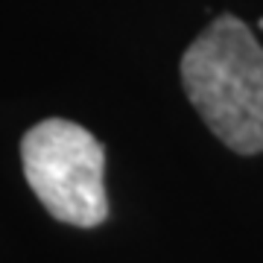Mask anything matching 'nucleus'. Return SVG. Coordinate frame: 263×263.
<instances>
[{"mask_svg":"<svg viewBox=\"0 0 263 263\" xmlns=\"http://www.w3.org/2000/svg\"><path fill=\"white\" fill-rule=\"evenodd\" d=\"M21 161L29 187L50 216L76 228L105 222V149L85 126L65 117L35 123L21 141Z\"/></svg>","mask_w":263,"mask_h":263,"instance_id":"nucleus-2","label":"nucleus"},{"mask_svg":"<svg viewBox=\"0 0 263 263\" xmlns=\"http://www.w3.org/2000/svg\"><path fill=\"white\" fill-rule=\"evenodd\" d=\"M187 100L228 149L263 152V47L237 15L211 21L179 62Z\"/></svg>","mask_w":263,"mask_h":263,"instance_id":"nucleus-1","label":"nucleus"}]
</instances>
